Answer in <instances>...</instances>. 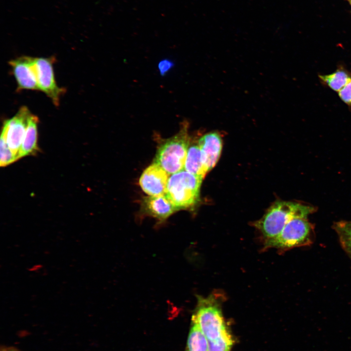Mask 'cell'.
Returning a JSON list of instances; mask_svg holds the SVG:
<instances>
[{"mask_svg": "<svg viewBox=\"0 0 351 351\" xmlns=\"http://www.w3.org/2000/svg\"><path fill=\"white\" fill-rule=\"evenodd\" d=\"M315 211L313 206L304 204L277 236L265 241V247L288 250L311 245L314 239V231L309 216Z\"/></svg>", "mask_w": 351, "mask_h": 351, "instance_id": "1", "label": "cell"}, {"mask_svg": "<svg viewBox=\"0 0 351 351\" xmlns=\"http://www.w3.org/2000/svg\"><path fill=\"white\" fill-rule=\"evenodd\" d=\"M189 123L184 120L180 130L175 136L163 140L157 149L154 163L162 168L169 175L184 169L190 138Z\"/></svg>", "mask_w": 351, "mask_h": 351, "instance_id": "2", "label": "cell"}, {"mask_svg": "<svg viewBox=\"0 0 351 351\" xmlns=\"http://www.w3.org/2000/svg\"><path fill=\"white\" fill-rule=\"evenodd\" d=\"M218 296L215 294L198 296L192 318V322L197 325L208 341H214L227 331Z\"/></svg>", "mask_w": 351, "mask_h": 351, "instance_id": "3", "label": "cell"}, {"mask_svg": "<svg viewBox=\"0 0 351 351\" xmlns=\"http://www.w3.org/2000/svg\"><path fill=\"white\" fill-rule=\"evenodd\" d=\"M202 180L183 170L169 177L165 195L177 211L191 208L198 201Z\"/></svg>", "mask_w": 351, "mask_h": 351, "instance_id": "4", "label": "cell"}, {"mask_svg": "<svg viewBox=\"0 0 351 351\" xmlns=\"http://www.w3.org/2000/svg\"><path fill=\"white\" fill-rule=\"evenodd\" d=\"M304 205L290 201H277L255 223V226L260 231L266 240L275 238Z\"/></svg>", "mask_w": 351, "mask_h": 351, "instance_id": "5", "label": "cell"}, {"mask_svg": "<svg viewBox=\"0 0 351 351\" xmlns=\"http://www.w3.org/2000/svg\"><path fill=\"white\" fill-rule=\"evenodd\" d=\"M31 115L26 106H22L12 118L4 121L1 135L18 159L19 151L25 135L29 118Z\"/></svg>", "mask_w": 351, "mask_h": 351, "instance_id": "6", "label": "cell"}, {"mask_svg": "<svg viewBox=\"0 0 351 351\" xmlns=\"http://www.w3.org/2000/svg\"><path fill=\"white\" fill-rule=\"evenodd\" d=\"M52 58H34V64L39 90L43 92L56 106L64 90L57 84L53 67Z\"/></svg>", "mask_w": 351, "mask_h": 351, "instance_id": "7", "label": "cell"}, {"mask_svg": "<svg viewBox=\"0 0 351 351\" xmlns=\"http://www.w3.org/2000/svg\"><path fill=\"white\" fill-rule=\"evenodd\" d=\"M18 84V89L39 90L34 58L22 56L9 62Z\"/></svg>", "mask_w": 351, "mask_h": 351, "instance_id": "8", "label": "cell"}, {"mask_svg": "<svg viewBox=\"0 0 351 351\" xmlns=\"http://www.w3.org/2000/svg\"><path fill=\"white\" fill-rule=\"evenodd\" d=\"M169 175L160 166L153 163L141 174L139 185L142 190L150 196L164 195Z\"/></svg>", "mask_w": 351, "mask_h": 351, "instance_id": "9", "label": "cell"}, {"mask_svg": "<svg viewBox=\"0 0 351 351\" xmlns=\"http://www.w3.org/2000/svg\"><path fill=\"white\" fill-rule=\"evenodd\" d=\"M198 144L204 165L209 172L214 167L220 157L222 148L221 137L218 132H209L199 139Z\"/></svg>", "mask_w": 351, "mask_h": 351, "instance_id": "10", "label": "cell"}, {"mask_svg": "<svg viewBox=\"0 0 351 351\" xmlns=\"http://www.w3.org/2000/svg\"><path fill=\"white\" fill-rule=\"evenodd\" d=\"M142 207L145 213L161 221L177 211L165 194L145 197Z\"/></svg>", "mask_w": 351, "mask_h": 351, "instance_id": "11", "label": "cell"}, {"mask_svg": "<svg viewBox=\"0 0 351 351\" xmlns=\"http://www.w3.org/2000/svg\"><path fill=\"white\" fill-rule=\"evenodd\" d=\"M38 123V117L31 114L29 118L25 135L19 151V159L26 156L35 155L39 152Z\"/></svg>", "mask_w": 351, "mask_h": 351, "instance_id": "12", "label": "cell"}, {"mask_svg": "<svg viewBox=\"0 0 351 351\" xmlns=\"http://www.w3.org/2000/svg\"><path fill=\"white\" fill-rule=\"evenodd\" d=\"M184 170L202 179L208 172L203 162L201 151L198 144L189 145Z\"/></svg>", "mask_w": 351, "mask_h": 351, "instance_id": "13", "label": "cell"}, {"mask_svg": "<svg viewBox=\"0 0 351 351\" xmlns=\"http://www.w3.org/2000/svg\"><path fill=\"white\" fill-rule=\"evenodd\" d=\"M319 78L324 84L338 92L351 80V74L344 68L339 67L333 73L319 75Z\"/></svg>", "mask_w": 351, "mask_h": 351, "instance_id": "14", "label": "cell"}, {"mask_svg": "<svg viewBox=\"0 0 351 351\" xmlns=\"http://www.w3.org/2000/svg\"><path fill=\"white\" fill-rule=\"evenodd\" d=\"M186 351H208V340L197 325L192 322Z\"/></svg>", "mask_w": 351, "mask_h": 351, "instance_id": "15", "label": "cell"}, {"mask_svg": "<svg viewBox=\"0 0 351 351\" xmlns=\"http://www.w3.org/2000/svg\"><path fill=\"white\" fill-rule=\"evenodd\" d=\"M341 246L351 260V221L342 220L333 225Z\"/></svg>", "mask_w": 351, "mask_h": 351, "instance_id": "16", "label": "cell"}, {"mask_svg": "<svg viewBox=\"0 0 351 351\" xmlns=\"http://www.w3.org/2000/svg\"><path fill=\"white\" fill-rule=\"evenodd\" d=\"M233 338L227 330L214 341H208V351H230Z\"/></svg>", "mask_w": 351, "mask_h": 351, "instance_id": "17", "label": "cell"}, {"mask_svg": "<svg viewBox=\"0 0 351 351\" xmlns=\"http://www.w3.org/2000/svg\"><path fill=\"white\" fill-rule=\"evenodd\" d=\"M0 165L1 167H5L18 160L17 156L8 146L5 138L1 135L0 136Z\"/></svg>", "mask_w": 351, "mask_h": 351, "instance_id": "18", "label": "cell"}, {"mask_svg": "<svg viewBox=\"0 0 351 351\" xmlns=\"http://www.w3.org/2000/svg\"><path fill=\"white\" fill-rule=\"evenodd\" d=\"M338 93L340 99L346 104L351 106V80Z\"/></svg>", "mask_w": 351, "mask_h": 351, "instance_id": "19", "label": "cell"}, {"mask_svg": "<svg viewBox=\"0 0 351 351\" xmlns=\"http://www.w3.org/2000/svg\"><path fill=\"white\" fill-rule=\"evenodd\" d=\"M174 65L173 63L169 59H164L158 64V69L161 75L165 74Z\"/></svg>", "mask_w": 351, "mask_h": 351, "instance_id": "20", "label": "cell"}, {"mask_svg": "<svg viewBox=\"0 0 351 351\" xmlns=\"http://www.w3.org/2000/svg\"><path fill=\"white\" fill-rule=\"evenodd\" d=\"M0 351H20L17 348L13 347H1Z\"/></svg>", "mask_w": 351, "mask_h": 351, "instance_id": "21", "label": "cell"}, {"mask_svg": "<svg viewBox=\"0 0 351 351\" xmlns=\"http://www.w3.org/2000/svg\"><path fill=\"white\" fill-rule=\"evenodd\" d=\"M346 0L347 1H348V3L350 4V5L351 6V0Z\"/></svg>", "mask_w": 351, "mask_h": 351, "instance_id": "22", "label": "cell"}]
</instances>
